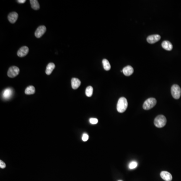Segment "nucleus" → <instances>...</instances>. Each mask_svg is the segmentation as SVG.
I'll return each instance as SVG.
<instances>
[{
    "instance_id": "obj_24",
    "label": "nucleus",
    "mask_w": 181,
    "mask_h": 181,
    "mask_svg": "<svg viewBox=\"0 0 181 181\" xmlns=\"http://www.w3.org/2000/svg\"><path fill=\"white\" fill-rule=\"evenodd\" d=\"M17 2H18L19 3L22 4V3H24L26 2V0H19V1H17Z\"/></svg>"
},
{
    "instance_id": "obj_2",
    "label": "nucleus",
    "mask_w": 181,
    "mask_h": 181,
    "mask_svg": "<svg viewBox=\"0 0 181 181\" xmlns=\"http://www.w3.org/2000/svg\"><path fill=\"white\" fill-rule=\"evenodd\" d=\"M166 123V119L165 116L160 115L155 118L154 124L158 128H162L164 127Z\"/></svg>"
},
{
    "instance_id": "obj_12",
    "label": "nucleus",
    "mask_w": 181,
    "mask_h": 181,
    "mask_svg": "<svg viewBox=\"0 0 181 181\" xmlns=\"http://www.w3.org/2000/svg\"><path fill=\"white\" fill-rule=\"evenodd\" d=\"M161 46L163 48L168 51H170L173 49L172 44L170 41H167V40L164 41L161 43Z\"/></svg>"
},
{
    "instance_id": "obj_16",
    "label": "nucleus",
    "mask_w": 181,
    "mask_h": 181,
    "mask_svg": "<svg viewBox=\"0 0 181 181\" xmlns=\"http://www.w3.org/2000/svg\"><path fill=\"white\" fill-rule=\"evenodd\" d=\"M30 3L33 9L35 10H38L40 8L39 4L37 0H30Z\"/></svg>"
},
{
    "instance_id": "obj_20",
    "label": "nucleus",
    "mask_w": 181,
    "mask_h": 181,
    "mask_svg": "<svg viewBox=\"0 0 181 181\" xmlns=\"http://www.w3.org/2000/svg\"><path fill=\"white\" fill-rule=\"evenodd\" d=\"M137 165H138V164L136 161H131L129 165V168L130 169H134L135 168H136L137 166Z\"/></svg>"
},
{
    "instance_id": "obj_22",
    "label": "nucleus",
    "mask_w": 181,
    "mask_h": 181,
    "mask_svg": "<svg viewBox=\"0 0 181 181\" xmlns=\"http://www.w3.org/2000/svg\"><path fill=\"white\" fill-rule=\"evenodd\" d=\"M89 139V135L87 133H84L82 136V140L84 141H87Z\"/></svg>"
},
{
    "instance_id": "obj_5",
    "label": "nucleus",
    "mask_w": 181,
    "mask_h": 181,
    "mask_svg": "<svg viewBox=\"0 0 181 181\" xmlns=\"http://www.w3.org/2000/svg\"><path fill=\"white\" fill-rule=\"evenodd\" d=\"M20 72L19 69L16 66H12L10 67L8 71V75L11 78H13L19 75Z\"/></svg>"
},
{
    "instance_id": "obj_9",
    "label": "nucleus",
    "mask_w": 181,
    "mask_h": 181,
    "mask_svg": "<svg viewBox=\"0 0 181 181\" xmlns=\"http://www.w3.org/2000/svg\"><path fill=\"white\" fill-rule=\"evenodd\" d=\"M160 177L165 181H171L173 179L172 175L169 172L166 171L161 172L160 173Z\"/></svg>"
},
{
    "instance_id": "obj_10",
    "label": "nucleus",
    "mask_w": 181,
    "mask_h": 181,
    "mask_svg": "<svg viewBox=\"0 0 181 181\" xmlns=\"http://www.w3.org/2000/svg\"><path fill=\"white\" fill-rule=\"evenodd\" d=\"M18 18V14L15 12L10 13L8 16V19L11 23H15Z\"/></svg>"
},
{
    "instance_id": "obj_1",
    "label": "nucleus",
    "mask_w": 181,
    "mask_h": 181,
    "mask_svg": "<svg viewBox=\"0 0 181 181\" xmlns=\"http://www.w3.org/2000/svg\"><path fill=\"white\" fill-rule=\"evenodd\" d=\"M128 107V102L125 97H121L117 102V111L119 113H123L126 111Z\"/></svg>"
},
{
    "instance_id": "obj_23",
    "label": "nucleus",
    "mask_w": 181,
    "mask_h": 181,
    "mask_svg": "<svg viewBox=\"0 0 181 181\" xmlns=\"http://www.w3.org/2000/svg\"><path fill=\"white\" fill-rule=\"evenodd\" d=\"M6 164L4 161H3L2 160H0V167L2 169H4L6 167Z\"/></svg>"
},
{
    "instance_id": "obj_6",
    "label": "nucleus",
    "mask_w": 181,
    "mask_h": 181,
    "mask_svg": "<svg viewBox=\"0 0 181 181\" xmlns=\"http://www.w3.org/2000/svg\"><path fill=\"white\" fill-rule=\"evenodd\" d=\"M46 31V28L44 25L38 27L35 32V35L36 37L39 38L41 37Z\"/></svg>"
},
{
    "instance_id": "obj_11",
    "label": "nucleus",
    "mask_w": 181,
    "mask_h": 181,
    "mask_svg": "<svg viewBox=\"0 0 181 181\" xmlns=\"http://www.w3.org/2000/svg\"><path fill=\"white\" fill-rule=\"evenodd\" d=\"M122 72L125 75L130 76L133 74L134 72V69L131 66L127 65L123 69Z\"/></svg>"
},
{
    "instance_id": "obj_13",
    "label": "nucleus",
    "mask_w": 181,
    "mask_h": 181,
    "mask_svg": "<svg viewBox=\"0 0 181 181\" xmlns=\"http://www.w3.org/2000/svg\"><path fill=\"white\" fill-rule=\"evenodd\" d=\"M13 94V91L11 88H8L4 90L3 93V97L5 99H9Z\"/></svg>"
},
{
    "instance_id": "obj_21",
    "label": "nucleus",
    "mask_w": 181,
    "mask_h": 181,
    "mask_svg": "<svg viewBox=\"0 0 181 181\" xmlns=\"http://www.w3.org/2000/svg\"><path fill=\"white\" fill-rule=\"evenodd\" d=\"M90 122L92 124H96L98 122V120L97 118H92L90 119Z\"/></svg>"
},
{
    "instance_id": "obj_4",
    "label": "nucleus",
    "mask_w": 181,
    "mask_h": 181,
    "mask_svg": "<svg viewBox=\"0 0 181 181\" xmlns=\"http://www.w3.org/2000/svg\"><path fill=\"white\" fill-rule=\"evenodd\" d=\"M171 94L175 99H179L181 95V88L178 85H174L171 88Z\"/></svg>"
},
{
    "instance_id": "obj_14",
    "label": "nucleus",
    "mask_w": 181,
    "mask_h": 181,
    "mask_svg": "<svg viewBox=\"0 0 181 181\" xmlns=\"http://www.w3.org/2000/svg\"><path fill=\"white\" fill-rule=\"evenodd\" d=\"M72 87L73 89H77L81 84V82L79 79L73 78L72 79Z\"/></svg>"
},
{
    "instance_id": "obj_8",
    "label": "nucleus",
    "mask_w": 181,
    "mask_h": 181,
    "mask_svg": "<svg viewBox=\"0 0 181 181\" xmlns=\"http://www.w3.org/2000/svg\"><path fill=\"white\" fill-rule=\"evenodd\" d=\"M29 52V48L26 46H22L20 48L18 52H17V55L19 57H24L26 56Z\"/></svg>"
},
{
    "instance_id": "obj_18",
    "label": "nucleus",
    "mask_w": 181,
    "mask_h": 181,
    "mask_svg": "<svg viewBox=\"0 0 181 181\" xmlns=\"http://www.w3.org/2000/svg\"><path fill=\"white\" fill-rule=\"evenodd\" d=\"M102 63H103V64L104 69L105 70L108 71V70H109L110 69H111V65H110V64L109 61L107 59H104L102 60Z\"/></svg>"
},
{
    "instance_id": "obj_25",
    "label": "nucleus",
    "mask_w": 181,
    "mask_h": 181,
    "mask_svg": "<svg viewBox=\"0 0 181 181\" xmlns=\"http://www.w3.org/2000/svg\"></svg>"
},
{
    "instance_id": "obj_15",
    "label": "nucleus",
    "mask_w": 181,
    "mask_h": 181,
    "mask_svg": "<svg viewBox=\"0 0 181 181\" xmlns=\"http://www.w3.org/2000/svg\"><path fill=\"white\" fill-rule=\"evenodd\" d=\"M55 64L53 63H50L48 64V65L46 66V70H45V73H46V75H50L52 73L53 69H55Z\"/></svg>"
},
{
    "instance_id": "obj_17",
    "label": "nucleus",
    "mask_w": 181,
    "mask_h": 181,
    "mask_svg": "<svg viewBox=\"0 0 181 181\" xmlns=\"http://www.w3.org/2000/svg\"><path fill=\"white\" fill-rule=\"evenodd\" d=\"M35 92V89L33 85L28 86L25 91V93L26 95H32Z\"/></svg>"
},
{
    "instance_id": "obj_3",
    "label": "nucleus",
    "mask_w": 181,
    "mask_h": 181,
    "mask_svg": "<svg viewBox=\"0 0 181 181\" xmlns=\"http://www.w3.org/2000/svg\"><path fill=\"white\" fill-rule=\"evenodd\" d=\"M156 100L154 98H150L144 102L143 105V108L144 110H148L155 106Z\"/></svg>"
},
{
    "instance_id": "obj_7",
    "label": "nucleus",
    "mask_w": 181,
    "mask_h": 181,
    "mask_svg": "<svg viewBox=\"0 0 181 181\" xmlns=\"http://www.w3.org/2000/svg\"><path fill=\"white\" fill-rule=\"evenodd\" d=\"M160 39V36L158 34H154L148 36L146 40L147 42L150 44H154L155 43L157 42Z\"/></svg>"
},
{
    "instance_id": "obj_19",
    "label": "nucleus",
    "mask_w": 181,
    "mask_h": 181,
    "mask_svg": "<svg viewBox=\"0 0 181 181\" xmlns=\"http://www.w3.org/2000/svg\"><path fill=\"white\" fill-rule=\"evenodd\" d=\"M93 93V88L92 86L88 87L85 89V95L87 97H90L92 96Z\"/></svg>"
}]
</instances>
